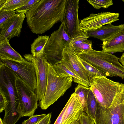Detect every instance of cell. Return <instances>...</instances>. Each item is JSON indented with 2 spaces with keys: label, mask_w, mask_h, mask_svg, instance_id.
Returning <instances> with one entry per match:
<instances>
[{
  "label": "cell",
  "mask_w": 124,
  "mask_h": 124,
  "mask_svg": "<svg viewBox=\"0 0 124 124\" xmlns=\"http://www.w3.org/2000/svg\"><path fill=\"white\" fill-rule=\"evenodd\" d=\"M66 0H40L26 14L27 24L33 33L41 34L62 22Z\"/></svg>",
  "instance_id": "6da1fadb"
},
{
  "label": "cell",
  "mask_w": 124,
  "mask_h": 124,
  "mask_svg": "<svg viewBox=\"0 0 124 124\" xmlns=\"http://www.w3.org/2000/svg\"><path fill=\"white\" fill-rule=\"evenodd\" d=\"M72 81V77L64 73L57 72L53 66L48 63L46 90L38 106L42 109H46L64 94L71 86Z\"/></svg>",
  "instance_id": "7a4b0ae2"
},
{
  "label": "cell",
  "mask_w": 124,
  "mask_h": 124,
  "mask_svg": "<svg viewBox=\"0 0 124 124\" xmlns=\"http://www.w3.org/2000/svg\"><path fill=\"white\" fill-rule=\"evenodd\" d=\"M77 54L107 77H119L124 79V66L119 62V59L115 55L102 50L92 49Z\"/></svg>",
  "instance_id": "3957f363"
},
{
  "label": "cell",
  "mask_w": 124,
  "mask_h": 124,
  "mask_svg": "<svg viewBox=\"0 0 124 124\" xmlns=\"http://www.w3.org/2000/svg\"><path fill=\"white\" fill-rule=\"evenodd\" d=\"M90 86L98 102L102 106L109 108L121 95L124 84L114 82L104 76H98L92 78Z\"/></svg>",
  "instance_id": "277c9868"
},
{
  "label": "cell",
  "mask_w": 124,
  "mask_h": 124,
  "mask_svg": "<svg viewBox=\"0 0 124 124\" xmlns=\"http://www.w3.org/2000/svg\"><path fill=\"white\" fill-rule=\"evenodd\" d=\"M71 39L65 32L61 23L58 30L51 34L44 50V54L48 63L54 66L60 62L63 50L70 46Z\"/></svg>",
  "instance_id": "5b68a950"
},
{
  "label": "cell",
  "mask_w": 124,
  "mask_h": 124,
  "mask_svg": "<svg viewBox=\"0 0 124 124\" xmlns=\"http://www.w3.org/2000/svg\"><path fill=\"white\" fill-rule=\"evenodd\" d=\"M15 86L19 99L18 113L22 117L33 115L38 106V96L18 75Z\"/></svg>",
  "instance_id": "8992f818"
},
{
  "label": "cell",
  "mask_w": 124,
  "mask_h": 124,
  "mask_svg": "<svg viewBox=\"0 0 124 124\" xmlns=\"http://www.w3.org/2000/svg\"><path fill=\"white\" fill-rule=\"evenodd\" d=\"M95 124H124V90L116 102L109 108L98 102Z\"/></svg>",
  "instance_id": "52a82bcc"
},
{
  "label": "cell",
  "mask_w": 124,
  "mask_h": 124,
  "mask_svg": "<svg viewBox=\"0 0 124 124\" xmlns=\"http://www.w3.org/2000/svg\"><path fill=\"white\" fill-rule=\"evenodd\" d=\"M0 62L6 65L18 75L28 86L34 91L37 81L34 65L31 62L24 58L22 61L0 57Z\"/></svg>",
  "instance_id": "ba28073f"
},
{
  "label": "cell",
  "mask_w": 124,
  "mask_h": 124,
  "mask_svg": "<svg viewBox=\"0 0 124 124\" xmlns=\"http://www.w3.org/2000/svg\"><path fill=\"white\" fill-rule=\"evenodd\" d=\"M24 58L31 62L35 70L37 86L34 91L38 97V101L43 97L46 91L48 75V64L43 53L34 57L31 54L24 55Z\"/></svg>",
  "instance_id": "9c48e42d"
},
{
  "label": "cell",
  "mask_w": 124,
  "mask_h": 124,
  "mask_svg": "<svg viewBox=\"0 0 124 124\" xmlns=\"http://www.w3.org/2000/svg\"><path fill=\"white\" fill-rule=\"evenodd\" d=\"M79 0H66L62 23L66 33L71 38L80 33L78 11Z\"/></svg>",
  "instance_id": "30bf717a"
},
{
  "label": "cell",
  "mask_w": 124,
  "mask_h": 124,
  "mask_svg": "<svg viewBox=\"0 0 124 124\" xmlns=\"http://www.w3.org/2000/svg\"><path fill=\"white\" fill-rule=\"evenodd\" d=\"M60 63L85 81L90 86L92 78L90 74L80 61L79 57L70 46H66L63 50Z\"/></svg>",
  "instance_id": "8fae6325"
},
{
  "label": "cell",
  "mask_w": 124,
  "mask_h": 124,
  "mask_svg": "<svg viewBox=\"0 0 124 124\" xmlns=\"http://www.w3.org/2000/svg\"><path fill=\"white\" fill-rule=\"evenodd\" d=\"M119 16L118 13L107 12L96 14L92 13L81 20L80 30L85 32L94 30L103 25L111 24L118 20Z\"/></svg>",
  "instance_id": "7c38bea8"
},
{
  "label": "cell",
  "mask_w": 124,
  "mask_h": 124,
  "mask_svg": "<svg viewBox=\"0 0 124 124\" xmlns=\"http://www.w3.org/2000/svg\"><path fill=\"white\" fill-rule=\"evenodd\" d=\"M18 75L6 65L0 62V88L8 93L10 102L18 104L15 86Z\"/></svg>",
  "instance_id": "4fadbf2b"
},
{
  "label": "cell",
  "mask_w": 124,
  "mask_h": 124,
  "mask_svg": "<svg viewBox=\"0 0 124 124\" xmlns=\"http://www.w3.org/2000/svg\"><path fill=\"white\" fill-rule=\"evenodd\" d=\"M25 17L24 13L16 14L7 21L0 28V41L19 37Z\"/></svg>",
  "instance_id": "5bb4252c"
},
{
  "label": "cell",
  "mask_w": 124,
  "mask_h": 124,
  "mask_svg": "<svg viewBox=\"0 0 124 124\" xmlns=\"http://www.w3.org/2000/svg\"><path fill=\"white\" fill-rule=\"evenodd\" d=\"M68 105L64 113L62 124H71L79 120L85 112L84 108L78 95L74 93L67 102Z\"/></svg>",
  "instance_id": "9a60e30c"
},
{
  "label": "cell",
  "mask_w": 124,
  "mask_h": 124,
  "mask_svg": "<svg viewBox=\"0 0 124 124\" xmlns=\"http://www.w3.org/2000/svg\"><path fill=\"white\" fill-rule=\"evenodd\" d=\"M123 30H124V24L118 25H114L110 24L86 33L90 37L98 39L103 43Z\"/></svg>",
  "instance_id": "2e32d148"
},
{
  "label": "cell",
  "mask_w": 124,
  "mask_h": 124,
  "mask_svg": "<svg viewBox=\"0 0 124 124\" xmlns=\"http://www.w3.org/2000/svg\"><path fill=\"white\" fill-rule=\"evenodd\" d=\"M102 50L109 53L124 51V30L117 33L102 44Z\"/></svg>",
  "instance_id": "e0dca14e"
},
{
  "label": "cell",
  "mask_w": 124,
  "mask_h": 124,
  "mask_svg": "<svg viewBox=\"0 0 124 124\" xmlns=\"http://www.w3.org/2000/svg\"><path fill=\"white\" fill-rule=\"evenodd\" d=\"M9 40L7 38L0 41V57L7 58L19 61L24 59L21 55L11 46Z\"/></svg>",
  "instance_id": "ac0fdd59"
},
{
  "label": "cell",
  "mask_w": 124,
  "mask_h": 124,
  "mask_svg": "<svg viewBox=\"0 0 124 124\" xmlns=\"http://www.w3.org/2000/svg\"><path fill=\"white\" fill-rule=\"evenodd\" d=\"M49 36L40 35L35 39L31 45V51L33 56H36L43 53Z\"/></svg>",
  "instance_id": "d6986e66"
},
{
  "label": "cell",
  "mask_w": 124,
  "mask_h": 124,
  "mask_svg": "<svg viewBox=\"0 0 124 124\" xmlns=\"http://www.w3.org/2000/svg\"><path fill=\"white\" fill-rule=\"evenodd\" d=\"M97 105L98 101L91 89L88 96L85 111L94 121Z\"/></svg>",
  "instance_id": "ffe728a7"
},
{
  "label": "cell",
  "mask_w": 124,
  "mask_h": 124,
  "mask_svg": "<svg viewBox=\"0 0 124 124\" xmlns=\"http://www.w3.org/2000/svg\"><path fill=\"white\" fill-rule=\"evenodd\" d=\"M54 68L57 73H64L73 78V81L84 86L89 87L88 84L85 81L70 71L63 64L60 63L53 66Z\"/></svg>",
  "instance_id": "44dd1931"
},
{
  "label": "cell",
  "mask_w": 124,
  "mask_h": 124,
  "mask_svg": "<svg viewBox=\"0 0 124 124\" xmlns=\"http://www.w3.org/2000/svg\"><path fill=\"white\" fill-rule=\"evenodd\" d=\"M29 0H6L0 7V11H14L26 4Z\"/></svg>",
  "instance_id": "7402d4cb"
},
{
  "label": "cell",
  "mask_w": 124,
  "mask_h": 124,
  "mask_svg": "<svg viewBox=\"0 0 124 124\" xmlns=\"http://www.w3.org/2000/svg\"><path fill=\"white\" fill-rule=\"evenodd\" d=\"M90 87H87L78 84L75 88V94L78 95L84 108L85 111L88 96L90 90Z\"/></svg>",
  "instance_id": "603a6c76"
},
{
  "label": "cell",
  "mask_w": 124,
  "mask_h": 124,
  "mask_svg": "<svg viewBox=\"0 0 124 124\" xmlns=\"http://www.w3.org/2000/svg\"><path fill=\"white\" fill-rule=\"evenodd\" d=\"M92 42L87 39L79 44L70 46L77 54L88 51L92 49Z\"/></svg>",
  "instance_id": "cb8c5ba5"
},
{
  "label": "cell",
  "mask_w": 124,
  "mask_h": 124,
  "mask_svg": "<svg viewBox=\"0 0 124 124\" xmlns=\"http://www.w3.org/2000/svg\"><path fill=\"white\" fill-rule=\"evenodd\" d=\"M79 59L86 69L89 72L92 79L93 78L98 76H103L106 77L107 76L105 74L100 71L80 57Z\"/></svg>",
  "instance_id": "d4e9b609"
},
{
  "label": "cell",
  "mask_w": 124,
  "mask_h": 124,
  "mask_svg": "<svg viewBox=\"0 0 124 124\" xmlns=\"http://www.w3.org/2000/svg\"><path fill=\"white\" fill-rule=\"evenodd\" d=\"M87 1L95 8L97 9L101 8H107L113 5L112 0H88Z\"/></svg>",
  "instance_id": "484cf974"
},
{
  "label": "cell",
  "mask_w": 124,
  "mask_h": 124,
  "mask_svg": "<svg viewBox=\"0 0 124 124\" xmlns=\"http://www.w3.org/2000/svg\"><path fill=\"white\" fill-rule=\"evenodd\" d=\"M40 0H29L25 5L15 11L16 14L23 13L26 14Z\"/></svg>",
  "instance_id": "4316f807"
},
{
  "label": "cell",
  "mask_w": 124,
  "mask_h": 124,
  "mask_svg": "<svg viewBox=\"0 0 124 124\" xmlns=\"http://www.w3.org/2000/svg\"><path fill=\"white\" fill-rule=\"evenodd\" d=\"M8 94L0 88V112H3L9 100Z\"/></svg>",
  "instance_id": "83f0119b"
},
{
  "label": "cell",
  "mask_w": 124,
  "mask_h": 124,
  "mask_svg": "<svg viewBox=\"0 0 124 124\" xmlns=\"http://www.w3.org/2000/svg\"><path fill=\"white\" fill-rule=\"evenodd\" d=\"M16 13L15 11H0V28L8 20Z\"/></svg>",
  "instance_id": "f1b7e54d"
},
{
  "label": "cell",
  "mask_w": 124,
  "mask_h": 124,
  "mask_svg": "<svg viewBox=\"0 0 124 124\" xmlns=\"http://www.w3.org/2000/svg\"><path fill=\"white\" fill-rule=\"evenodd\" d=\"M46 114L33 115L26 120H24L22 124H35L41 120L46 115Z\"/></svg>",
  "instance_id": "f546056e"
},
{
  "label": "cell",
  "mask_w": 124,
  "mask_h": 124,
  "mask_svg": "<svg viewBox=\"0 0 124 124\" xmlns=\"http://www.w3.org/2000/svg\"><path fill=\"white\" fill-rule=\"evenodd\" d=\"M79 121V124H95L94 121L85 112L81 115Z\"/></svg>",
  "instance_id": "4dcf8cb0"
},
{
  "label": "cell",
  "mask_w": 124,
  "mask_h": 124,
  "mask_svg": "<svg viewBox=\"0 0 124 124\" xmlns=\"http://www.w3.org/2000/svg\"><path fill=\"white\" fill-rule=\"evenodd\" d=\"M68 105V103L67 102L54 124H62L64 113Z\"/></svg>",
  "instance_id": "1f68e13d"
},
{
  "label": "cell",
  "mask_w": 124,
  "mask_h": 124,
  "mask_svg": "<svg viewBox=\"0 0 124 124\" xmlns=\"http://www.w3.org/2000/svg\"><path fill=\"white\" fill-rule=\"evenodd\" d=\"M51 116L52 113H49L35 124H50Z\"/></svg>",
  "instance_id": "d6a6232c"
},
{
  "label": "cell",
  "mask_w": 124,
  "mask_h": 124,
  "mask_svg": "<svg viewBox=\"0 0 124 124\" xmlns=\"http://www.w3.org/2000/svg\"><path fill=\"white\" fill-rule=\"evenodd\" d=\"M119 61L122 64V65L124 66V53H123L119 59Z\"/></svg>",
  "instance_id": "836d02e7"
},
{
  "label": "cell",
  "mask_w": 124,
  "mask_h": 124,
  "mask_svg": "<svg viewBox=\"0 0 124 124\" xmlns=\"http://www.w3.org/2000/svg\"><path fill=\"white\" fill-rule=\"evenodd\" d=\"M6 0H0V7L5 2Z\"/></svg>",
  "instance_id": "e575fe53"
},
{
  "label": "cell",
  "mask_w": 124,
  "mask_h": 124,
  "mask_svg": "<svg viewBox=\"0 0 124 124\" xmlns=\"http://www.w3.org/2000/svg\"><path fill=\"white\" fill-rule=\"evenodd\" d=\"M71 124H79V120L74 122L72 123Z\"/></svg>",
  "instance_id": "d590c367"
},
{
  "label": "cell",
  "mask_w": 124,
  "mask_h": 124,
  "mask_svg": "<svg viewBox=\"0 0 124 124\" xmlns=\"http://www.w3.org/2000/svg\"><path fill=\"white\" fill-rule=\"evenodd\" d=\"M0 124H4L3 122V120H2L1 118H0Z\"/></svg>",
  "instance_id": "8d00e7d4"
},
{
  "label": "cell",
  "mask_w": 124,
  "mask_h": 124,
  "mask_svg": "<svg viewBox=\"0 0 124 124\" xmlns=\"http://www.w3.org/2000/svg\"><path fill=\"white\" fill-rule=\"evenodd\" d=\"M122 1L123 2H124V0H122Z\"/></svg>",
  "instance_id": "74e56055"
}]
</instances>
